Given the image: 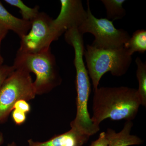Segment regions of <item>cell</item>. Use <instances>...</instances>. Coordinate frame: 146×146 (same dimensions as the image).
<instances>
[{"label": "cell", "mask_w": 146, "mask_h": 146, "mask_svg": "<svg viewBox=\"0 0 146 146\" xmlns=\"http://www.w3.org/2000/svg\"><path fill=\"white\" fill-rule=\"evenodd\" d=\"M91 120L100 126L107 119L132 121L141 105L137 89L127 86L98 87L94 90Z\"/></svg>", "instance_id": "cell-1"}, {"label": "cell", "mask_w": 146, "mask_h": 146, "mask_svg": "<svg viewBox=\"0 0 146 146\" xmlns=\"http://www.w3.org/2000/svg\"><path fill=\"white\" fill-rule=\"evenodd\" d=\"M35 74L33 82L36 95L47 94L61 84L62 79L54 55L50 48L35 53L17 52L13 65Z\"/></svg>", "instance_id": "cell-2"}, {"label": "cell", "mask_w": 146, "mask_h": 146, "mask_svg": "<svg viewBox=\"0 0 146 146\" xmlns=\"http://www.w3.org/2000/svg\"><path fill=\"white\" fill-rule=\"evenodd\" d=\"M84 55L94 91L98 87L104 74L110 72L115 76H123L128 70L132 61V56L123 46L115 49H104L87 45Z\"/></svg>", "instance_id": "cell-3"}, {"label": "cell", "mask_w": 146, "mask_h": 146, "mask_svg": "<svg viewBox=\"0 0 146 146\" xmlns=\"http://www.w3.org/2000/svg\"><path fill=\"white\" fill-rule=\"evenodd\" d=\"M15 69L0 89V124L7 121L16 102L29 101L36 96L31 73L24 68Z\"/></svg>", "instance_id": "cell-4"}, {"label": "cell", "mask_w": 146, "mask_h": 146, "mask_svg": "<svg viewBox=\"0 0 146 146\" xmlns=\"http://www.w3.org/2000/svg\"><path fill=\"white\" fill-rule=\"evenodd\" d=\"M87 16L78 28L80 34H93L95 39L91 46L100 49H115L122 48L130 38L128 33L123 29H117L113 22L107 18H98L92 14L87 1Z\"/></svg>", "instance_id": "cell-5"}, {"label": "cell", "mask_w": 146, "mask_h": 146, "mask_svg": "<svg viewBox=\"0 0 146 146\" xmlns=\"http://www.w3.org/2000/svg\"><path fill=\"white\" fill-rule=\"evenodd\" d=\"M53 19L44 12H39L31 23L28 33L21 38L17 52L35 53L50 48V45L60 36L53 25Z\"/></svg>", "instance_id": "cell-6"}, {"label": "cell", "mask_w": 146, "mask_h": 146, "mask_svg": "<svg viewBox=\"0 0 146 146\" xmlns=\"http://www.w3.org/2000/svg\"><path fill=\"white\" fill-rule=\"evenodd\" d=\"M76 114L70 123L71 128L90 137L98 132L100 126L91 120L88 109L91 85L88 71L84 67L76 69Z\"/></svg>", "instance_id": "cell-7"}, {"label": "cell", "mask_w": 146, "mask_h": 146, "mask_svg": "<svg viewBox=\"0 0 146 146\" xmlns=\"http://www.w3.org/2000/svg\"><path fill=\"white\" fill-rule=\"evenodd\" d=\"M59 15L53 20V25L61 36L66 31L76 27L78 28L86 20L87 11L80 0H61Z\"/></svg>", "instance_id": "cell-8"}, {"label": "cell", "mask_w": 146, "mask_h": 146, "mask_svg": "<svg viewBox=\"0 0 146 146\" xmlns=\"http://www.w3.org/2000/svg\"><path fill=\"white\" fill-rule=\"evenodd\" d=\"M89 136L71 128L62 134L56 135L44 142L30 139L28 146H83L89 140Z\"/></svg>", "instance_id": "cell-9"}, {"label": "cell", "mask_w": 146, "mask_h": 146, "mask_svg": "<svg viewBox=\"0 0 146 146\" xmlns=\"http://www.w3.org/2000/svg\"><path fill=\"white\" fill-rule=\"evenodd\" d=\"M133 123L132 121H127L120 132H116L111 129H108L106 132L109 141L108 146L138 145L143 143L141 138L131 134Z\"/></svg>", "instance_id": "cell-10"}, {"label": "cell", "mask_w": 146, "mask_h": 146, "mask_svg": "<svg viewBox=\"0 0 146 146\" xmlns=\"http://www.w3.org/2000/svg\"><path fill=\"white\" fill-rule=\"evenodd\" d=\"M0 24L16 33L20 39L28 33L31 23L17 18L9 13L0 2Z\"/></svg>", "instance_id": "cell-11"}, {"label": "cell", "mask_w": 146, "mask_h": 146, "mask_svg": "<svg viewBox=\"0 0 146 146\" xmlns=\"http://www.w3.org/2000/svg\"><path fill=\"white\" fill-rule=\"evenodd\" d=\"M129 55L132 56L134 52L144 53L146 51V31L138 30L133 33L132 36L124 44Z\"/></svg>", "instance_id": "cell-12"}, {"label": "cell", "mask_w": 146, "mask_h": 146, "mask_svg": "<svg viewBox=\"0 0 146 146\" xmlns=\"http://www.w3.org/2000/svg\"><path fill=\"white\" fill-rule=\"evenodd\" d=\"M106 10L107 19L112 21L120 20L126 15V11L123 7L125 0H102Z\"/></svg>", "instance_id": "cell-13"}, {"label": "cell", "mask_w": 146, "mask_h": 146, "mask_svg": "<svg viewBox=\"0 0 146 146\" xmlns=\"http://www.w3.org/2000/svg\"><path fill=\"white\" fill-rule=\"evenodd\" d=\"M136 63L137 66L136 77L138 82V95L143 106H146V64L139 57L136 58Z\"/></svg>", "instance_id": "cell-14"}, {"label": "cell", "mask_w": 146, "mask_h": 146, "mask_svg": "<svg viewBox=\"0 0 146 146\" xmlns=\"http://www.w3.org/2000/svg\"><path fill=\"white\" fill-rule=\"evenodd\" d=\"M5 1L9 5L19 9L22 15V19L31 22L37 17L39 13V6L33 8L29 7L21 0H5Z\"/></svg>", "instance_id": "cell-15"}, {"label": "cell", "mask_w": 146, "mask_h": 146, "mask_svg": "<svg viewBox=\"0 0 146 146\" xmlns=\"http://www.w3.org/2000/svg\"><path fill=\"white\" fill-rule=\"evenodd\" d=\"M11 112L12 119L16 125H21L25 122L26 114L16 109H13Z\"/></svg>", "instance_id": "cell-16"}, {"label": "cell", "mask_w": 146, "mask_h": 146, "mask_svg": "<svg viewBox=\"0 0 146 146\" xmlns=\"http://www.w3.org/2000/svg\"><path fill=\"white\" fill-rule=\"evenodd\" d=\"M15 69L13 65H3L0 67V89L5 80Z\"/></svg>", "instance_id": "cell-17"}, {"label": "cell", "mask_w": 146, "mask_h": 146, "mask_svg": "<svg viewBox=\"0 0 146 146\" xmlns=\"http://www.w3.org/2000/svg\"><path fill=\"white\" fill-rule=\"evenodd\" d=\"M13 109L17 110L27 114L30 112L31 108L30 105L29 104L27 101L25 100H21L18 101L14 104L13 106Z\"/></svg>", "instance_id": "cell-18"}, {"label": "cell", "mask_w": 146, "mask_h": 146, "mask_svg": "<svg viewBox=\"0 0 146 146\" xmlns=\"http://www.w3.org/2000/svg\"><path fill=\"white\" fill-rule=\"evenodd\" d=\"M109 141L106 132L100 133L98 138L96 141H93L90 146H108Z\"/></svg>", "instance_id": "cell-19"}, {"label": "cell", "mask_w": 146, "mask_h": 146, "mask_svg": "<svg viewBox=\"0 0 146 146\" xmlns=\"http://www.w3.org/2000/svg\"><path fill=\"white\" fill-rule=\"evenodd\" d=\"M9 30L5 27L0 24V46L3 39L5 38Z\"/></svg>", "instance_id": "cell-20"}, {"label": "cell", "mask_w": 146, "mask_h": 146, "mask_svg": "<svg viewBox=\"0 0 146 146\" xmlns=\"http://www.w3.org/2000/svg\"><path fill=\"white\" fill-rule=\"evenodd\" d=\"M4 143V137L3 134L1 131H0V146H2Z\"/></svg>", "instance_id": "cell-21"}, {"label": "cell", "mask_w": 146, "mask_h": 146, "mask_svg": "<svg viewBox=\"0 0 146 146\" xmlns=\"http://www.w3.org/2000/svg\"><path fill=\"white\" fill-rule=\"evenodd\" d=\"M4 62V59L3 56H2L1 53V46H0V63H3Z\"/></svg>", "instance_id": "cell-22"}, {"label": "cell", "mask_w": 146, "mask_h": 146, "mask_svg": "<svg viewBox=\"0 0 146 146\" xmlns=\"http://www.w3.org/2000/svg\"><path fill=\"white\" fill-rule=\"evenodd\" d=\"M7 146H18L16 143L14 142H12V143L9 144Z\"/></svg>", "instance_id": "cell-23"}, {"label": "cell", "mask_w": 146, "mask_h": 146, "mask_svg": "<svg viewBox=\"0 0 146 146\" xmlns=\"http://www.w3.org/2000/svg\"><path fill=\"white\" fill-rule=\"evenodd\" d=\"M3 65V63H0V67Z\"/></svg>", "instance_id": "cell-24"}]
</instances>
